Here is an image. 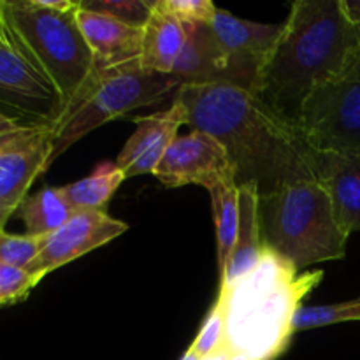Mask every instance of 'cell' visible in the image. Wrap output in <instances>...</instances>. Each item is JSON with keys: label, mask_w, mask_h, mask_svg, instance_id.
<instances>
[{"label": "cell", "mask_w": 360, "mask_h": 360, "mask_svg": "<svg viewBox=\"0 0 360 360\" xmlns=\"http://www.w3.org/2000/svg\"><path fill=\"white\" fill-rule=\"evenodd\" d=\"M77 23L91 49L95 69H116L139 62L144 28L83 7L77 11Z\"/></svg>", "instance_id": "obj_14"}, {"label": "cell", "mask_w": 360, "mask_h": 360, "mask_svg": "<svg viewBox=\"0 0 360 360\" xmlns=\"http://www.w3.org/2000/svg\"><path fill=\"white\" fill-rule=\"evenodd\" d=\"M0 98L30 122L56 125L65 112L55 83L18 42L13 32L0 23Z\"/></svg>", "instance_id": "obj_9"}, {"label": "cell", "mask_w": 360, "mask_h": 360, "mask_svg": "<svg viewBox=\"0 0 360 360\" xmlns=\"http://www.w3.org/2000/svg\"><path fill=\"white\" fill-rule=\"evenodd\" d=\"M225 341V315H224V306H221L220 299L217 297V301L211 306L210 313H207L206 320H204L202 327H200L199 334L193 340L192 350L199 355L200 359L206 357V355L213 354L214 350L224 345Z\"/></svg>", "instance_id": "obj_26"}, {"label": "cell", "mask_w": 360, "mask_h": 360, "mask_svg": "<svg viewBox=\"0 0 360 360\" xmlns=\"http://www.w3.org/2000/svg\"><path fill=\"white\" fill-rule=\"evenodd\" d=\"M179 86L181 83L174 76L146 72L139 62L95 69L79 97L55 125L51 164L91 130L134 109L155 104Z\"/></svg>", "instance_id": "obj_6"}, {"label": "cell", "mask_w": 360, "mask_h": 360, "mask_svg": "<svg viewBox=\"0 0 360 360\" xmlns=\"http://www.w3.org/2000/svg\"><path fill=\"white\" fill-rule=\"evenodd\" d=\"M323 271H299L269 248L253 271L220 288L229 348L250 360H276L294 336L301 301L322 281Z\"/></svg>", "instance_id": "obj_3"}, {"label": "cell", "mask_w": 360, "mask_h": 360, "mask_svg": "<svg viewBox=\"0 0 360 360\" xmlns=\"http://www.w3.org/2000/svg\"><path fill=\"white\" fill-rule=\"evenodd\" d=\"M360 53V23L343 0H297L260 72L253 94L290 125H301L308 98Z\"/></svg>", "instance_id": "obj_2"}, {"label": "cell", "mask_w": 360, "mask_h": 360, "mask_svg": "<svg viewBox=\"0 0 360 360\" xmlns=\"http://www.w3.org/2000/svg\"><path fill=\"white\" fill-rule=\"evenodd\" d=\"M79 9H46L39 0L0 2V23L13 32L55 83L65 111L79 97L95 70L94 55L77 23Z\"/></svg>", "instance_id": "obj_5"}, {"label": "cell", "mask_w": 360, "mask_h": 360, "mask_svg": "<svg viewBox=\"0 0 360 360\" xmlns=\"http://www.w3.org/2000/svg\"><path fill=\"white\" fill-rule=\"evenodd\" d=\"M181 360H200V357L192 350V348H188V350H186V354L181 357Z\"/></svg>", "instance_id": "obj_29"}, {"label": "cell", "mask_w": 360, "mask_h": 360, "mask_svg": "<svg viewBox=\"0 0 360 360\" xmlns=\"http://www.w3.org/2000/svg\"><path fill=\"white\" fill-rule=\"evenodd\" d=\"M211 28L227 56L236 86L255 90L260 72L280 37L281 25L255 23L217 9Z\"/></svg>", "instance_id": "obj_11"}, {"label": "cell", "mask_w": 360, "mask_h": 360, "mask_svg": "<svg viewBox=\"0 0 360 360\" xmlns=\"http://www.w3.org/2000/svg\"><path fill=\"white\" fill-rule=\"evenodd\" d=\"M217 225V259L220 276L225 273L234 252L239 229V186L234 179L207 190Z\"/></svg>", "instance_id": "obj_21"}, {"label": "cell", "mask_w": 360, "mask_h": 360, "mask_svg": "<svg viewBox=\"0 0 360 360\" xmlns=\"http://www.w3.org/2000/svg\"><path fill=\"white\" fill-rule=\"evenodd\" d=\"M48 238H35L28 234H9L2 229L0 234V264L27 269L39 257Z\"/></svg>", "instance_id": "obj_24"}, {"label": "cell", "mask_w": 360, "mask_h": 360, "mask_svg": "<svg viewBox=\"0 0 360 360\" xmlns=\"http://www.w3.org/2000/svg\"><path fill=\"white\" fill-rule=\"evenodd\" d=\"M55 125L0 115V227L6 229L32 183L51 165Z\"/></svg>", "instance_id": "obj_8"}, {"label": "cell", "mask_w": 360, "mask_h": 360, "mask_svg": "<svg viewBox=\"0 0 360 360\" xmlns=\"http://www.w3.org/2000/svg\"><path fill=\"white\" fill-rule=\"evenodd\" d=\"M16 213L27 229L25 234L48 238L53 232L58 231L76 213V210L67 202L60 186L58 188L48 186V188L39 190L34 195H28L18 207Z\"/></svg>", "instance_id": "obj_19"}, {"label": "cell", "mask_w": 360, "mask_h": 360, "mask_svg": "<svg viewBox=\"0 0 360 360\" xmlns=\"http://www.w3.org/2000/svg\"><path fill=\"white\" fill-rule=\"evenodd\" d=\"M153 176L167 188L199 185L210 190L224 181H236L227 150L202 130H190L176 137Z\"/></svg>", "instance_id": "obj_10"}, {"label": "cell", "mask_w": 360, "mask_h": 360, "mask_svg": "<svg viewBox=\"0 0 360 360\" xmlns=\"http://www.w3.org/2000/svg\"><path fill=\"white\" fill-rule=\"evenodd\" d=\"M200 360H250L246 355L243 354H238L236 350H232V348H229L227 345H221L218 350H214L213 354L206 355V357H202Z\"/></svg>", "instance_id": "obj_28"}, {"label": "cell", "mask_w": 360, "mask_h": 360, "mask_svg": "<svg viewBox=\"0 0 360 360\" xmlns=\"http://www.w3.org/2000/svg\"><path fill=\"white\" fill-rule=\"evenodd\" d=\"M186 42L172 76L181 84H231L236 86L229 60L218 44L211 23L185 25Z\"/></svg>", "instance_id": "obj_16"}, {"label": "cell", "mask_w": 360, "mask_h": 360, "mask_svg": "<svg viewBox=\"0 0 360 360\" xmlns=\"http://www.w3.org/2000/svg\"><path fill=\"white\" fill-rule=\"evenodd\" d=\"M81 7L104 13L132 27L144 28L153 13L155 0H83Z\"/></svg>", "instance_id": "obj_23"}, {"label": "cell", "mask_w": 360, "mask_h": 360, "mask_svg": "<svg viewBox=\"0 0 360 360\" xmlns=\"http://www.w3.org/2000/svg\"><path fill=\"white\" fill-rule=\"evenodd\" d=\"M186 42V28L172 14L160 9L155 0L153 13L144 25L139 65L146 72L172 76Z\"/></svg>", "instance_id": "obj_18"}, {"label": "cell", "mask_w": 360, "mask_h": 360, "mask_svg": "<svg viewBox=\"0 0 360 360\" xmlns=\"http://www.w3.org/2000/svg\"><path fill=\"white\" fill-rule=\"evenodd\" d=\"M259 190L255 186H239V229L229 266L220 276V288H229L253 271L264 253L260 236Z\"/></svg>", "instance_id": "obj_17"}, {"label": "cell", "mask_w": 360, "mask_h": 360, "mask_svg": "<svg viewBox=\"0 0 360 360\" xmlns=\"http://www.w3.org/2000/svg\"><path fill=\"white\" fill-rule=\"evenodd\" d=\"M360 320V297L352 301L336 302L326 306H301L295 313L294 329L308 330L315 327L334 326V323L359 322Z\"/></svg>", "instance_id": "obj_22"}, {"label": "cell", "mask_w": 360, "mask_h": 360, "mask_svg": "<svg viewBox=\"0 0 360 360\" xmlns=\"http://www.w3.org/2000/svg\"><path fill=\"white\" fill-rule=\"evenodd\" d=\"M174 101L185 108L186 125L213 136L227 150L238 186H255L264 197L316 179L315 148L253 91L188 83L176 90Z\"/></svg>", "instance_id": "obj_1"}, {"label": "cell", "mask_w": 360, "mask_h": 360, "mask_svg": "<svg viewBox=\"0 0 360 360\" xmlns=\"http://www.w3.org/2000/svg\"><path fill=\"white\" fill-rule=\"evenodd\" d=\"M299 129L315 150L360 153V53L308 98Z\"/></svg>", "instance_id": "obj_7"}, {"label": "cell", "mask_w": 360, "mask_h": 360, "mask_svg": "<svg viewBox=\"0 0 360 360\" xmlns=\"http://www.w3.org/2000/svg\"><path fill=\"white\" fill-rule=\"evenodd\" d=\"M41 280L42 276L28 273L27 269L0 264V304L11 306L27 299Z\"/></svg>", "instance_id": "obj_25"}, {"label": "cell", "mask_w": 360, "mask_h": 360, "mask_svg": "<svg viewBox=\"0 0 360 360\" xmlns=\"http://www.w3.org/2000/svg\"><path fill=\"white\" fill-rule=\"evenodd\" d=\"M259 217L264 248L276 252L297 271L345 257L350 234L341 227L329 193L316 179L260 197Z\"/></svg>", "instance_id": "obj_4"}, {"label": "cell", "mask_w": 360, "mask_h": 360, "mask_svg": "<svg viewBox=\"0 0 360 360\" xmlns=\"http://www.w3.org/2000/svg\"><path fill=\"white\" fill-rule=\"evenodd\" d=\"M129 229L105 211H76L62 227L48 236L37 259L27 267L28 273L44 278L51 271L94 252L98 246L112 241Z\"/></svg>", "instance_id": "obj_12"}, {"label": "cell", "mask_w": 360, "mask_h": 360, "mask_svg": "<svg viewBox=\"0 0 360 360\" xmlns=\"http://www.w3.org/2000/svg\"><path fill=\"white\" fill-rule=\"evenodd\" d=\"M315 174L333 200L341 227L360 231V153L315 150Z\"/></svg>", "instance_id": "obj_15"}, {"label": "cell", "mask_w": 360, "mask_h": 360, "mask_svg": "<svg viewBox=\"0 0 360 360\" xmlns=\"http://www.w3.org/2000/svg\"><path fill=\"white\" fill-rule=\"evenodd\" d=\"M137 129L116 158V165L127 178L153 174L174 139L179 127L186 125V111L179 102L172 101L171 108L148 116L132 118Z\"/></svg>", "instance_id": "obj_13"}, {"label": "cell", "mask_w": 360, "mask_h": 360, "mask_svg": "<svg viewBox=\"0 0 360 360\" xmlns=\"http://www.w3.org/2000/svg\"><path fill=\"white\" fill-rule=\"evenodd\" d=\"M157 4L183 25L213 23L218 9L211 0H157Z\"/></svg>", "instance_id": "obj_27"}, {"label": "cell", "mask_w": 360, "mask_h": 360, "mask_svg": "<svg viewBox=\"0 0 360 360\" xmlns=\"http://www.w3.org/2000/svg\"><path fill=\"white\" fill-rule=\"evenodd\" d=\"M125 172L116 165V162H104L97 165L95 171L86 178L70 185L60 186L67 202L76 211L97 210L105 211L109 199L115 195L118 186L125 181Z\"/></svg>", "instance_id": "obj_20"}]
</instances>
